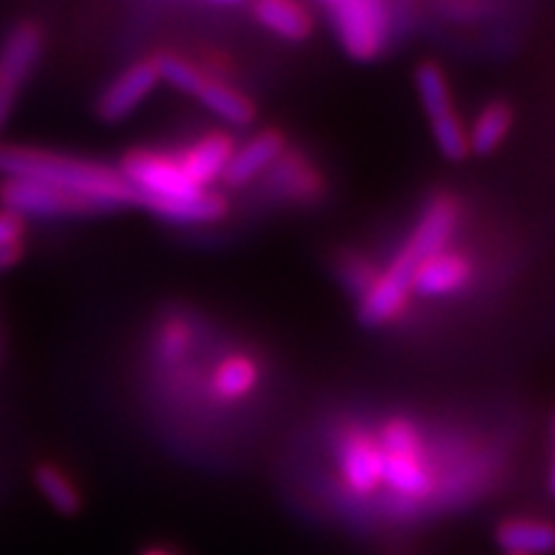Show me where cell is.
<instances>
[{"instance_id": "ba28073f", "label": "cell", "mask_w": 555, "mask_h": 555, "mask_svg": "<svg viewBox=\"0 0 555 555\" xmlns=\"http://www.w3.org/2000/svg\"><path fill=\"white\" fill-rule=\"evenodd\" d=\"M455 229V206L450 198H435L427 206V211L422 214L420 224H416L412 240L406 242V247L401 253L414 262L416 268L422 262L435 258L446 249L450 234Z\"/></svg>"}, {"instance_id": "d4e9b609", "label": "cell", "mask_w": 555, "mask_h": 555, "mask_svg": "<svg viewBox=\"0 0 555 555\" xmlns=\"http://www.w3.org/2000/svg\"><path fill=\"white\" fill-rule=\"evenodd\" d=\"M21 234H24V221L16 214L0 211V247L18 245Z\"/></svg>"}, {"instance_id": "e0dca14e", "label": "cell", "mask_w": 555, "mask_h": 555, "mask_svg": "<svg viewBox=\"0 0 555 555\" xmlns=\"http://www.w3.org/2000/svg\"><path fill=\"white\" fill-rule=\"evenodd\" d=\"M260 24L268 26L270 31H275L278 37L288 39V41H301L309 37L311 31V18L309 13L296 3H283V0H266L260 3L258 9Z\"/></svg>"}, {"instance_id": "3957f363", "label": "cell", "mask_w": 555, "mask_h": 555, "mask_svg": "<svg viewBox=\"0 0 555 555\" xmlns=\"http://www.w3.org/2000/svg\"><path fill=\"white\" fill-rule=\"evenodd\" d=\"M119 176L134 191L139 206L144 201H183L204 193L191 183L178 157L155 152H131L121 163Z\"/></svg>"}, {"instance_id": "8fae6325", "label": "cell", "mask_w": 555, "mask_h": 555, "mask_svg": "<svg viewBox=\"0 0 555 555\" xmlns=\"http://www.w3.org/2000/svg\"><path fill=\"white\" fill-rule=\"evenodd\" d=\"M283 155V139L266 131V134L253 137L245 147L232 152L229 165L224 170V178L229 185H245L253 178H258L260 172H266L270 165L278 163V157Z\"/></svg>"}, {"instance_id": "30bf717a", "label": "cell", "mask_w": 555, "mask_h": 555, "mask_svg": "<svg viewBox=\"0 0 555 555\" xmlns=\"http://www.w3.org/2000/svg\"><path fill=\"white\" fill-rule=\"evenodd\" d=\"M339 466H343V476L350 489L358 494H367L384 481V455L380 448L367 437H350L347 446L339 453Z\"/></svg>"}, {"instance_id": "484cf974", "label": "cell", "mask_w": 555, "mask_h": 555, "mask_svg": "<svg viewBox=\"0 0 555 555\" xmlns=\"http://www.w3.org/2000/svg\"><path fill=\"white\" fill-rule=\"evenodd\" d=\"M13 101H16V90L0 86V129H3V124L9 121L11 108H13Z\"/></svg>"}, {"instance_id": "603a6c76", "label": "cell", "mask_w": 555, "mask_h": 555, "mask_svg": "<svg viewBox=\"0 0 555 555\" xmlns=\"http://www.w3.org/2000/svg\"><path fill=\"white\" fill-rule=\"evenodd\" d=\"M380 453H397V455L422 453L420 435H416V429L404 420L391 422V425L384 429V437H380Z\"/></svg>"}, {"instance_id": "cb8c5ba5", "label": "cell", "mask_w": 555, "mask_h": 555, "mask_svg": "<svg viewBox=\"0 0 555 555\" xmlns=\"http://www.w3.org/2000/svg\"><path fill=\"white\" fill-rule=\"evenodd\" d=\"M339 275H343L345 286L352 291L358 298H363L367 291L373 288L378 273L373 270V266H367L363 258H347L343 266H339Z\"/></svg>"}, {"instance_id": "9a60e30c", "label": "cell", "mask_w": 555, "mask_h": 555, "mask_svg": "<svg viewBox=\"0 0 555 555\" xmlns=\"http://www.w3.org/2000/svg\"><path fill=\"white\" fill-rule=\"evenodd\" d=\"M142 206L178 224H206V221H217L227 211L224 201L206 191L183 201H144Z\"/></svg>"}, {"instance_id": "7402d4cb", "label": "cell", "mask_w": 555, "mask_h": 555, "mask_svg": "<svg viewBox=\"0 0 555 555\" xmlns=\"http://www.w3.org/2000/svg\"><path fill=\"white\" fill-rule=\"evenodd\" d=\"M152 65H155L159 80L170 82L172 88L183 90V93L198 95V90L206 86V78L191 65V62L172 57V54H163V57H159L157 62H152Z\"/></svg>"}, {"instance_id": "52a82bcc", "label": "cell", "mask_w": 555, "mask_h": 555, "mask_svg": "<svg viewBox=\"0 0 555 555\" xmlns=\"http://www.w3.org/2000/svg\"><path fill=\"white\" fill-rule=\"evenodd\" d=\"M159 82L157 69L152 62H139V65L124 69V73L111 82L106 93L99 101V114L106 121H119L129 116L139 103L155 90Z\"/></svg>"}, {"instance_id": "f1b7e54d", "label": "cell", "mask_w": 555, "mask_h": 555, "mask_svg": "<svg viewBox=\"0 0 555 555\" xmlns=\"http://www.w3.org/2000/svg\"><path fill=\"white\" fill-rule=\"evenodd\" d=\"M553 491H555V470H553Z\"/></svg>"}, {"instance_id": "ac0fdd59", "label": "cell", "mask_w": 555, "mask_h": 555, "mask_svg": "<svg viewBox=\"0 0 555 555\" xmlns=\"http://www.w3.org/2000/svg\"><path fill=\"white\" fill-rule=\"evenodd\" d=\"M512 127V111L504 106V103H491L486 106L481 114L476 116L474 127L468 131V152H476V155H489L494 152L506 131Z\"/></svg>"}, {"instance_id": "5bb4252c", "label": "cell", "mask_w": 555, "mask_h": 555, "mask_svg": "<svg viewBox=\"0 0 555 555\" xmlns=\"http://www.w3.org/2000/svg\"><path fill=\"white\" fill-rule=\"evenodd\" d=\"M496 543L509 555H545L555 551V527L540 519H506L499 525Z\"/></svg>"}, {"instance_id": "277c9868", "label": "cell", "mask_w": 555, "mask_h": 555, "mask_svg": "<svg viewBox=\"0 0 555 555\" xmlns=\"http://www.w3.org/2000/svg\"><path fill=\"white\" fill-rule=\"evenodd\" d=\"M416 90H420L422 106L433 124L437 147L448 159H463L468 155V131L450 106V90L442 69L425 62L416 69Z\"/></svg>"}, {"instance_id": "9c48e42d", "label": "cell", "mask_w": 555, "mask_h": 555, "mask_svg": "<svg viewBox=\"0 0 555 555\" xmlns=\"http://www.w3.org/2000/svg\"><path fill=\"white\" fill-rule=\"evenodd\" d=\"M41 52V34L34 24H21L3 41L0 50V86L16 90L24 86L37 65Z\"/></svg>"}, {"instance_id": "2e32d148", "label": "cell", "mask_w": 555, "mask_h": 555, "mask_svg": "<svg viewBox=\"0 0 555 555\" xmlns=\"http://www.w3.org/2000/svg\"><path fill=\"white\" fill-rule=\"evenodd\" d=\"M384 455V481L393 491L404 496H427L433 489V478L427 468L422 466V453L416 455H397V453H380Z\"/></svg>"}, {"instance_id": "4fadbf2b", "label": "cell", "mask_w": 555, "mask_h": 555, "mask_svg": "<svg viewBox=\"0 0 555 555\" xmlns=\"http://www.w3.org/2000/svg\"><path fill=\"white\" fill-rule=\"evenodd\" d=\"M232 139L224 134H211L201 139L198 144L185 152L180 159V168L191 178L196 189L204 191V185H211L219 176H224L229 157H232Z\"/></svg>"}, {"instance_id": "7a4b0ae2", "label": "cell", "mask_w": 555, "mask_h": 555, "mask_svg": "<svg viewBox=\"0 0 555 555\" xmlns=\"http://www.w3.org/2000/svg\"><path fill=\"white\" fill-rule=\"evenodd\" d=\"M332 26L343 50L356 60H373L384 52L391 34V9L378 0H337L330 5Z\"/></svg>"}, {"instance_id": "5b68a950", "label": "cell", "mask_w": 555, "mask_h": 555, "mask_svg": "<svg viewBox=\"0 0 555 555\" xmlns=\"http://www.w3.org/2000/svg\"><path fill=\"white\" fill-rule=\"evenodd\" d=\"M0 204L3 211L16 217H80V214H99L101 208L90 201L69 196L52 185L34 183V180H3L0 185Z\"/></svg>"}, {"instance_id": "d6986e66", "label": "cell", "mask_w": 555, "mask_h": 555, "mask_svg": "<svg viewBox=\"0 0 555 555\" xmlns=\"http://www.w3.org/2000/svg\"><path fill=\"white\" fill-rule=\"evenodd\" d=\"M196 99L204 103V106L217 114L219 119H224L227 124H234V127H245V124L253 121L255 111L253 103H249L245 95H240L237 90L219 86V82L206 80V86L198 90Z\"/></svg>"}, {"instance_id": "ffe728a7", "label": "cell", "mask_w": 555, "mask_h": 555, "mask_svg": "<svg viewBox=\"0 0 555 555\" xmlns=\"http://www.w3.org/2000/svg\"><path fill=\"white\" fill-rule=\"evenodd\" d=\"M258 384V365L249 358H229L214 373V391L221 399H242Z\"/></svg>"}, {"instance_id": "8992f818", "label": "cell", "mask_w": 555, "mask_h": 555, "mask_svg": "<svg viewBox=\"0 0 555 555\" xmlns=\"http://www.w3.org/2000/svg\"><path fill=\"white\" fill-rule=\"evenodd\" d=\"M416 273V266L406 258L404 253H399L393 258L391 268L384 275L376 278L373 288L360 298L358 317L365 327H378V324L388 322L391 317L399 314V309L404 307L409 291H412V278Z\"/></svg>"}, {"instance_id": "f546056e", "label": "cell", "mask_w": 555, "mask_h": 555, "mask_svg": "<svg viewBox=\"0 0 555 555\" xmlns=\"http://www.w3.org/2000/svg\"><path fill=\"white\" fill-rule=\"evenodd\" d=\"M506 555H509V553H506Z\"/></svg>"}, {"instance_id": "7c38bea8", "label": "cell", "mask_w": 555, "mask_h": 555, "mask_svg": "<svg viewBox=\"0 0 555 555\" xmlns=\"http://www.w3.org/2000/svg\"><path fill=\"white\" fill-rule=\"evenodd\" d=\"M468 278L470 268L461 255L440 253L416 268L412 288L422 296H448L466 286Z\"/></svg>"}, {"instance_id": "6da1fadb", "label": "cell", "mask_w": 555, "mask_h": 555, "mask_svg": "<svg viewBox=\"0 0 555 555\" xmlns=\"http://www.w3.org/2000/svg\"><path fill=\"white\" fill-rule=\"evenodd\" d=\"M0 176L5 180H34V183L52 185L69 196L90 201L101 211L137 204L134 191L124 183L116 170L90 163V159L54 155V152L0 147Z\"/></svg>"}, {"instance_id": "83f0119b", "label": "cell", "mask_w": 555, "mask_h": 555, "mask_svg": "<svg viewBox=\"0 0 555 555\" xmlns=\"http://www.w3.org/2000/svg\"><path fill=\"white\" fill-rule=\"evenodd\" d=\"M142 555H170V553H165V551H147V553H142Z\"/></svg>"}, {"instance_id": "44dd1931", "label": "cell", "mask_w": 555, "mask_h": 555, "mask_svg": "<svg viewBox=\"0 0 555 555\" xmlns=\"http://www.w3.org/2000/svg\"><path fill=\"white\" fill-rule=\"evenodd\" d=\"M34 481H37V489L44 494L47 502L57 512H62V515H75L80 509L78 489H75V483L62 470L54 466H41L34 474Z\"/></svg>"}, {"instance_id": "4316f807", "label": "cell", "mask_w": 555, "mask_h": 555, "mask_svg": "<svg viewBox=\"0 0 555 555\" xmlns=\"http://www.w3.org/2000/svg\"><path fill=\"white\" fill-rule=\"evenodd\" d=\"M21 258V247L13 245V247H0V270L11 268L13 262Z\"/></svg>"}]
</instances>
